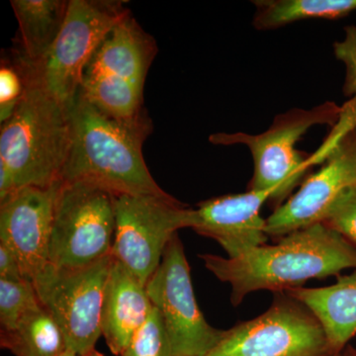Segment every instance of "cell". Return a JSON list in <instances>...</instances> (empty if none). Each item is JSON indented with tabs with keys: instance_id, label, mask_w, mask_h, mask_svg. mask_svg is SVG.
I'll use <instances>...</instances> for the list:
<instances>
[{
	"instance_id": "6da1fadb",
	"label": "cell",
	"mask_w": 356,
	"mask_h": 356,
	"mask_svg": "<svg viewBox=\"0 0 356 356\" xmlns=\"http://www.w3.org/2000/svg\"><path fill=\"white\" fill-rule=\"evenodd\" d=\"M204 266L232 287L234 306L250 293L280 292L302 287L310 280H324L356 268V247L324 222L278 238L274 245L252 248L238 257L200 255Z\"/></svg>"
},
{
	"instance_id": "7a4b0ae2",
	"label": "cell",
	"mask_w": 356,
	"mask_h": 356,
	"mask_svg": "<svg viewBox=\"0 0 356 356\" xmlns=\"http://www.w3.org/2000/svg\"><path fill=\"white\" fill-rule=\"evenodd\" d=\"M343 106L325 102L311 109L293 108L277 115L266 132L218 133L212 144L247 146L254 159L248 191H273L274 210L285 202L306 170L324 161L348 126L339 123Z\"/></svg>"
},
{
	"instance_id": "3957f363",
	"label": "cell",
	"mask_w": 356,
	"mask_h": 356,
	"mask_svg": "<svg viewBox=\"0 0 356 356\" xmlns=\"http://www.w3.org/2000/svg\"><path fill=\"white\" fill-rule=\"evenodd\" d=\"M72 145L62 182H88L114 195H168L147 168L143 145L149 119L124 123L103 114L79 91L70 105Z\"/></svg>"
},
{
	"instance_id": "277c9868",
	"label": "cell",
	"mask_w": 356,
	"mask_h": 356,
	"mask_svg": "<svg viewBox=\"0 0 356 356\" xmlns=\"http://www.w3.org/2000/svg\"><path fill=\"white\" fill-rule=\"evenodd\" d=\"M72 135L70 105L27 86L13 116L2 124L0 202L25 187L50 188L60 182Z\"/></svg>"
},
{
	"instance_id": "5b68a950",
	"label": "cell",
	"mask_w": 356,
	"mask_h": 356,
	"mask_svg": "<svg viewBox=\"0 0 356 356\" xmlns=\"http://www.w3.org/2000/svg\"><path fill=\"white\" fill-rule=\"evenodd\" d=\"M123 1L70 0L67 16L55 43L37 64L14 53L27 86H36L65 105L81 89L84 70L115 25L130 10Z\"/></svg>"
},
{
	"instance_id": "8992f818",
	"label": "cell",
	"mask_w": 356,
	"mask_h": 356,
	"mask_svg": "<svg viewBox=\"0 0 356 356\" xmlns=\"http://www.w3.org/2000/svg\"><path fill=\"white\" fill-rule=\"evenodd\" d=\"M115 196L88 182L58 184L51 234V264L58 268H83L112 254Z\"/></svg>"
},
{
	"instance_id": "52a82bcc",
	"label": "cell",
	"mask_w": 356,
	"mask_h": 356,
	"mask_svg": "<svg viewBox=\"0 0 356 356\" xmlns=\"http://www.w3.org/2000/svg\"><path fill=\"white\" fill-rule=\"evenodd\" d=\"M113 259L110 254L77 269L50 264L33 281L42 306L56 321L67 346L77 356L95 350L102 337L103 298Z\"/></svg>"
},
{
	"instance_id": "ba28073f",
	"label": "cell",
	"mask_w": 356,
	"mask_h": 356,
	"mask_svg": "<svg viewBox=\"0 0 356 356\" xmlns=\"http://www.w3.org/2000/svg\"><path fill=\"white\" fill-rule=\"evenodd\" d=\"M191 210L170 194L115 196L114 259L146 285Z\"/></svg>"
},
{
	"instance_id": "9c48e42d",
	"label": "cell",
	"mask_w": 356,
	"mask_h": 356,
	"mask_svg": "<svg viewBox=\"0 0 356 356\" xmlns=\"http://www.w3.org/2000/svg\"><path fill=\"white\" fill-rule=\"evenodd\" d=\"M146 290L163 318L173 356H207L226 336L227 331L208 324L199 309L191 267L177 234L168 243Z\"/></svg>"
},
{
	"instance_id": "30bf717a",
	"label": "cell",
	"mask_w": 356,
	"mask_h": 356,
	"mask_svg": "<svg viewBox=\"0 0 356 356\" xmlns=\"http://www.w3.org/2000/svg\"><path fill=\"white\" fill-rule=\"evenodd\" d=\"M207 356L334 355L318 318L287 294L259 317L227 330Z\"/></svg>"
},
{
	"instance_id": "8fae6325",
	"label": "cell",
	"mask_w": 356,
	"mask_h": 356,
	"mask_svg": "<svg viewBox=\"0 0 356 356\" xmlns=\"http://www.w3.org/2000/svg\"><path fill=\"white\" fill-rule=\"evenodd\" d=\"M322 163L294 195L267 218L268 236L281 238L322 222L332 203L356 185V125L341 136Z\"/></svg>"
},
{
	"instance_id": "7c38bea8",
	"label": "cell",
	"mask_w": 356,
	"mask_h": 356,
	"mask_svg": "<svg viewBox=\"0 0 356 356\" xmlns=\"http://www.w3.org/2000/svg\"><path fill=\"white\" fill-rule=\"evenodd\" d=\"M58 184L50 188L25 187L0 202V242L15 252L25 277L32 282L51 264V234Z\"/></svg>"
},
{
	"instance_id": "4fadbf2b",
	"label": "cell",
	"mask_w": 356,
	"mask_h": 356,
	"mask_svg": "<svg viewBox=\"0 0 356 356\" xmlns=\"http://www.w3.org/2000/svg\"><path fill=\"white\" fill-rule=\"evenodd\" d=\"M273 194L270 191H248L202 201L191 210L187 228L216 241L228 257H238L268 241L266 219L261 210Z\"/></svg>"
},
{
	"instance_id": "5bb4252c",
	"label": "cell",
	"mask_w": 356,
	"mask_h": 356,
	"mask_svg": "<svg viewBox=\"0 0 356 356\" xmlns=\"http://www.w3.org/2000/svg\"><path fill=\"white\" fill-rule=\"evenodd\" d=\"M153 309L146 285L114 259L105 286L102 312V337L112 353H123Z\"/></svg>"
},
{
	"instance_id": "9a60e30c",
	"label": "cell",
	"mask_w": 356,
	"mask_h": 356,
	"mask_svg": "<svg viewBox=\"0 0 356 356\" xmlns=\"http://www.w3.org/2000/svg\"><path fill=\"white\" fill-rule=\"evenodd\" d=\"M156 53V41L130 13L108 33L84 74H110L144 88Z\"/></svg>"
},
{
	"instance_id": "2e32d148",
	"label": "cell",
	"mask_w": 356,
	"mask_h": 356,
	"mask_svg": "<svg viewBox=\"0 0 356 356\" xmlns=\"http://www.w3.org/2000/svg\"><path fill=\"white\" fill-rule=\"evenodd\" d=\"M287 294L303 304L324 327L332 355L339 356L356 334V271L320 288H293Z\"/></svg>"
},
{
	"instance_id": "e0dca14e",
	"label": "cell",
	"mask_w": 356,
	"mask_h": 356,
	"mask_svg": "<svg viewBox=\"0 0 356 356\" xmlns=\"http://www.w3.org/2000/svg\"><path fill=\"white\" fill-rule=\"evenodd\" d=\"M69 2L65 0H13L19 25V48L14 51L29 64H37L57 40Z\"/></svg>"
},
{
	"instance_id": "ac0fdd59",
	"label": "cell",
	"mask_w": 356,
	"mask_h": 356,
	"mask_svg": "<svg viewBox=\"0 0 356 356\" xmlns=\"http://www.w3.org/2000/svg\"><path fill=\"white\" fill-rule=\"evenodd\" d=\"M81 92L95 108L115 120L138 123L149 119L143 106L144 88L121 77L84 74Z\"/></svg>"
},
{
	"instance_id": "d6986e66",
	"label": "cell",
	"mask_w": 356,
	"mask_h": 356,
	"mask_svg": "<svg viewBox=\"0 0 356 356\" xmlns=\"http://www.w3.org/2000/svg\"><path fill=\"white\" fill-rule=\"evenodd\" d=\"M257 30H273L311 19H341L356 10V0H254Z\"/></svg>"
},
{
	"instance_id": "ffe728a7",
	"label": "cell",
	"mask_w": 356,
	"mask_h": 356,
	"mask_svg": "<svg viewBox=\"0 0 356 356\" xmlns=\"http://www.w3.org/2000/svg\"><path fill=\"white\" fill-rule=\"evenodd\" d=\"M0 343L14 356H58L69 348L62 330L43 307L27 314L13 331H1Z\"/></svg>"
},
{
	"instance_id": "44dd1931",
	"label": "cell",
	"mask_w": 356,
	"mask_h": 356,
	"mask_svg": "<svg viewBox=\"0 0 356 356\" xmlns=\"http://www.w3.org/2000/svg\"><path fill=\"white\" fill-rule=\"evenodd\" d=\"M41 307L32 281L0 280L1 331H13L27 314Z\"/></svg>"
},
{
	"instance_id": "7402d4cb",
	"label": "cell",
	"mask_w": 356,
	"mask_h": 356,
	"mask_svg": "<svg viewBox=\"0 0 356 356\" xmlns=\"http://www.w3.org/2000/svg\"><path fill=\"white\" fill-rule=\"evenodd\" d=\"M121 356H173L170 337L156 307Z\"/></svg>"
},
{
	"instance_id": "603a6c76",
	"label": "cell",
	"mask_w": 356,
	"mask_h": 356,
	"mask_svg": "<svg viewBox=\"0 0 356 356\" xmlns=\"http://www.w3.org/2000/svg\"><path fill=\"white\" fill-rule=\"evenodd\" d=\"M26 81L22 70L14 60H2L0 69V121L1 124L13 116L24 97Z\"/></svg>"
},
{
	"instance_id": "cb8c5ba5",
	"label": "cell",
	"mask_w": 356,
	"mask_h": 356,
	"mask_svg": "<svg viewBox=\"0 0 356 356\" xmlns=\"http://www.w3.org/2000/svg\"><path fill=\"white\" fill-rule=\"evenodd\" d=\"M356 247V185L332 203L323 222Z\"/></svg>"
},
{
	"instance_id": "d4e9b609",
	"label": "cell",
	"mask_w": 356,
	"mask_h": 356,
	"mask_svg": "<svg viewBox=\"0 0 356 356\" xmlns=\"http://www.w3.org/2000/svg\"><path fill=\"white\" fill-rule=\"evenodd\" d=\"M334 53L346 70L344 95L356 102V26L344 28L343 38L334 44Z\"/></svg>"
},
{
	"instance_id": "484cf974",
	"label": "cell",
	"mask_w": 356,
	"mask_h": 356,
	"mask_svg": "<svg viewBox=\"0 0 356 356\" xmlns=\"http://www.w3.org/2000/svg\"><path fill=\"white\" fill-rule=\"evenodd\" d=\"M0 280H28L17 255L6 243L0 242Z\"/></svg>"
},
{
	"instance_id": "4316f807",
	"label": "cell",
	"mask_w": 356,
	"mask_h": 356,
	"mask_svg": "<svg viewBox=\"0 0 356 356\" xmlns=\"http://www.w3.org/2000/svg\"><path fill=\"white\" fill-rule=\"evenodd\" d=\"M339 356H356V350L353 346H346V348L339 353Z\"/></svg>"
},
{
	"instance_id": "83f0119b",
	"label": "cell",
	"mask_w": 356,
	"mask_h": 356,
	"mask_svg": "<svg viewBox=\"0 0 356 356\" xmlns=\"http://www.w3.org/2000/svg\"><path fill=\"white\" fill-rule=\"evenodd\" d=\"M58 356H77V355L76 353H74V350H70V348H67V350H65L64 353H62V355Z\"/></svg>"
},
{
	"instance_id": "f1b7e54d",
	"label": "cell",
	"mask_w": 356,
	"mask_h": 356,
	"mask_svg": "<svg viewBox=\"0 0 356 356\" xmlns=\"http://www.w3.org/2000/svg\"><path fill=\"white\" fill-rule=\"evenodd\" d=\"M84 356H104L102 355V353H98V351L92 350L91 353H89L88 355H84Z\"/></svg>"
}]
</instances>
